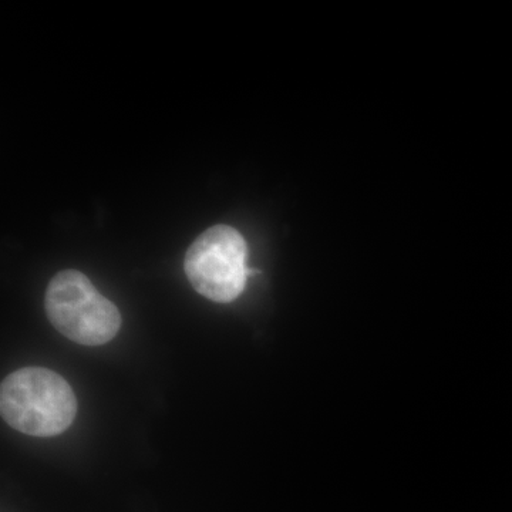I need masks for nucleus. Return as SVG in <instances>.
<instances>
[{
    "mask_svg": "<svg viewBox=\"0 0 512 512\" xmlns=\"http://www.w3.org/2000/svg\"><path fill=\"white\" fill-rule=\"evenodd\" d=\"M0 412L3 420L20 433L33 437L59 436L76 419V394L53 370L23 367L3 380Z\"/></svg>",
    "mask_w": 512,
    "mask_h": 512,
    "instance_id": "nucleus-1",
    "label": "nucleus"
},
{
    "mask_svg": "<svg viewBox=\"0 0 512 512\" xmlns=\"http://www.w3.org/2000/svg\"><path fill=\"white\" fill-rule=\"evenodd\" d=\"M45 308L50 323L79 345H106L120 332L117 306L74 269L53 276L46 289Z\"/></svg>",
    "mask_w": 512,
    "mask_h": 512,
    "instance_id": "nucleus-2",
    "label": "nucleus"
},
{
    "mask_svg": "<svg viewBox=\"0 0 512 512\" xmlns=\"http://www.w3.org/2000/svg\"><path fill=\"white\" fill-rule=\"evenodd\" d=\"M248 248L229 225H214L192 242L184 269L192 288L212 302L235 301L247 286Z\"/></svg>",
    "mask_w": 512,
    "mask_h": 512,
    "instance_id": "nucleus-3",
    "label": "nucleus"
}]
</instances>
